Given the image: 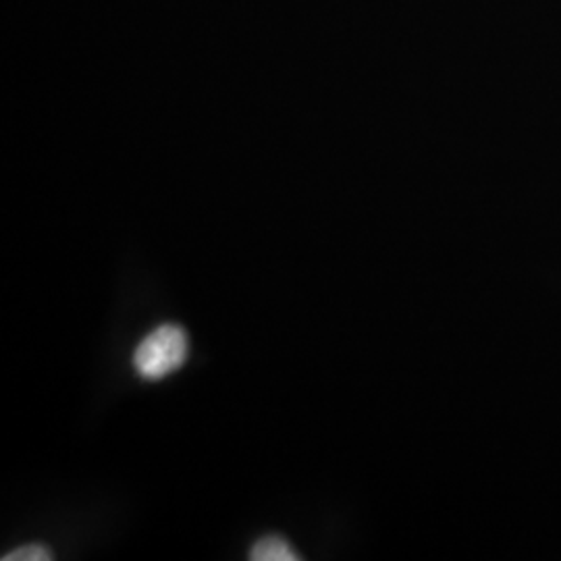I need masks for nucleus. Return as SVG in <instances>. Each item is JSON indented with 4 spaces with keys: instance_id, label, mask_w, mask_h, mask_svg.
Listing matches in <instances>:
<instances>
[{
    "instance_id": "nucleus-2",
    "label": "nucleus",
    "mask_w": 561,
    "mask_h": 561,
    "mask_svg": "<svg viewBox=\"0 0 561 561\" xmlns=\"http://www.w3.org/2000/svg\"><path fill=\"white\" fill-rule=\"evenodd\" d=\"M252 561H298L300 556L291 547V542L283 537H262L250 549Z\"/></svg>"
},
{
    "instance_id": "nucleus-1",
    "label": "nucleus",
    "mask_w": 561,
    "mask_h": 561,
    "mask_svg": "<svg viewBox=\"0 0 561 561\" xmlns=\"http://www.w3.org/2000/svg\"><path fill=\"white\" fill-rule=\"evenodd\" d=\"M190 354L187 333L180 324H161L134 352V368L146 381H159L180 370Z\"/></svg>"
},
{
    "instance_id": "nucleus-3",
    "label": "nucleus",
    "mask_w": 561,
    "mask_h": 561,
    "mask_svg": "<svg viewBox=\"0 0 561 561\" xmlns=\"http://www.w3.org/2000/svg\"><path fill=\"white\" fill-rule=\"evenodd\" d=\"M53 560V553L46 545L41 542H32L20 549H13L9 553L2 556V561H48Z\"/></svg>"
}]
</instances>
